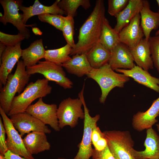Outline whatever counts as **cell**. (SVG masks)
<instances>
[{
	"instance_id": "cell-1",
	"label": "cell",
	"mask_w": 159,
	"mask_h": 159,
	"mask_svg": "<svg viewBox=\"0 0 159 159\" xmlns=\"http://www.w3.org/2000/svg\"><path fill=\"white\" fill-rule=\"evenodd\" d=\"M105 14L104 1L96 0L92 11L80 28L78 42L70 55L86 54L99 42Z\"/></svg>"
},
{
	"instance_id": "cell-2",
	"label": "cell",
	"mask_w": 159,
	"mask_h": 159,
	"mask_svg": "<svg viewBox=\"0 0 159 159\" xmlns=\"http://www.w3.org/2000/svg\"><path fill=\"white\" fill-rule=\"evenodd\" d=\"M30 76L26 72L23 61L19 60L14 73L9 75L6 83L0 88V107L7 115L15 95L20 94L24 90Z\"/></svg>"
},
{
	"instance_id": "cell-3",
	"label": "cell",
	"mask_w": 159,
	"mask_h": 159,
	"mask_svg": "<svg viewBox=\"0 0 159 159\" xmlns=\"http://www.w3.org/2000/svg\"><path fill=\"white\" fill-rule=\"evenodd\" d=\"M45 78L39 79L31 82L23 92L13 99L7 115L10 116L25 112L27 108L35 100L46 97L51 93L52 87Z\"/></svg>"
},
{
	"instance_id": "cell-4",
	"label": "cell",
	"mask_w": 159,
	"mask_h": 159,
	"mask_svg": "<svg viewBox=\"0 0 159 159\" xmlns=\"http://www.w3.org/2000/svg\"><path fill=\"white\" fill-rule=\"evenodd\" d=\"M88 77L95 81L99 85L101 94L100 102L104 104L110 92L115 87L122 88L130 77L115 72L108 63L98 69L92 68L87 74Z\"/></svg>"
},
{
	"instance_id": "cell-5",
	"label": "cell",
	"mask_w": 159,
	"mask_h": 159,
	"mask_svg": "<svg viewBox=\"0 0 159 159\" xmlns=\"http://www.w3.org/2000/svg\"><path fill=\"white\" fill-rule=\"evenodd\" d=\"M103 132L115 159H135L132 153L134 143L129 131L112 130Z\"/></svg>"
},
{
	"instance_id": "cell-6",
	"label": "cell",
	"mask_w": 159,
	"mask_h": 159,
	"mask_svg": "<svg viewBox=\"0 0 159 159\" xmlns=\"http://www.w3.org/2000/svg\"><path fill=\"white\" fill-rule=\"evenodd\" d=\"M84 87L85 86H83L78 94V97L81 100L84 107L85 118L83 134L82 140L78 145V152L73 159H90L92 157L93 150L92 147V133L94 126L97 124L100 117L99 114L93 117L90 115L84 99Z\"/></svg>"
},
{
	"instance_id": "cell-7",
	"label": "cell",
	"mask_w": 159,
	"mask_h": 159,
	"mask_svg": "<svg viewBox=\"0 0 159 159\" xmlns=\"http://www.w3.org/2000/svg\"><path fill=\"white\" fill-rule=\"evenodd\" d=\"M83 104L79 97H70L62 100L59 105L57 111L59 126L60 129L66 126L75 127L79 119H84L85 113L82 108Z\"/></svg>"
},
{
	"instance_id": "cell-8",
	"label": "cell",
	"mask_w": 159,
	"mask_h": 159,
	"mask_svg": "<svg viewBox=\"0 0 159 159\" xmlns=\"http://www.w3.org/2000/svg\"><path fill=\"white\" fill-rule=\"evenodd\" d=\"M63 67L61 65L45 60L39 61L34 66L26 67V70L30 75L40 74L48 81L54 82L64 89H71L73 83L67 77Z\"/></svg>"
},
{
	"instance_id": "cell-9",
	"label": "cell",
	"mask_w": 159,
	"mask_h": 159,
	"mask_svg": "<svg viewBox=\"0 0 159 159\" xmlns=\"http://www.w3.org/2000/svg\"><path fill=\"white\" fill-rule=\"evenodd\" d=\"M22 0H0V3L4 9V14L0 17V21L4 25L8 23L16 27L19 32L24 35L26 39L30 37L29 29L26 27L34 26V24L26 25L23 21L22 14H20L19 7L22 5Z\"/></svg>"
},
{
	"instance_id": "cell-10",
	"label": "cell",
	"mask_w": 159,
	"mask_h": 159,
	"mask_svg": "<svg viewBox=\"0 0 159 159\" xmlns=\"http://www.w3.org/2000/svg\"><path fill=\"white\" fill-rule=\"evenodd\" d=\"M0 114L7 136L6 142L8 150L26 159H35L26 149L23 139L14 127L10 119L0 107Z\"/></svg>"
},
{
	"instance_id": "cell-11",
	"label": "cell",
	"mask_w": 159,
	"mask_h": 159,
	"mask_svg": "<svg viewBox=\"0 0 159 159\" xmlns=\"http://www.w3.org/2000/svg\"><path fill=\"white\" fill-rule=\"evenodd\" d=\"M57 108L56 104H47L43 102L42 98H40L35 104L30 105L25 112L59 132L61 129L57 117Z\"/></svg>"
},
{
	"instance_id": "cell-12",
	"label": "cell",
	"mask_w": 159,
	"mask_h": 159,
	"mask_svg": "<svg viewBox=\"0 0 159 159\" xmlns=\"http://www.w3.org/2000/svg\"><path fill=\"white\" fill-rule=\"evenodd\" d=\"M10 118L21 137L33 132H42L46 134L51 132L46 125L26 112L11 115Z\"/></svg>"
},
{
	"instance_id": "cell-13",
	"label": "cell",
	"mask_w": 159,
	"mask_h": 159,
	"mask_svg": "<svg viewBox=\"0 0 159 159\" xmlns=\"http://www.w3.org/2000/svg\"><path fill=\"white\" fill-rule=\"evenodd\" d=\"M21 42L13 47H6L0 58V88L6 83L9 75L21 57Z\"/></svg>"
},
{
	"instance_id": "cell-14",
	"label": "cell",
	"mask_w": 159,
	"mask_h": 159,
	"mask_svg": "<svg viewBox=\"0 0 159 159\" xmlns=\"http://www.w3.org/2000/svg\"><path fill=\"white\" fill-rule=\"evenodd\" d=\"M140 16L139 13L119 33L120 42L129 49L136 46L144 36L140 25Z\"/></svg>"
},
{
	"instance_id": "cell-15",
	"label": "cell",
	"mask_w": 159,
	"mask_h": 159,
	"mask_svg": "<svg viewBox=\"0 0 159 159\" xmlns=\"http://www.w3.org/2000/svg\"><path fill=\"white\" fill-rule=\"evenodd\" d=\"M159 116V97L154 100L150 107L145 112L139 111L134 115L132 125L136 130L141 132L152 127L158 122Z\"/></svg>"
},
{
	"instance_id": "cell-16",
	"label": "cell",
	"mask_w": 159,
	"mask_h": 159,
	"mask_svg": "<svg viewBox=\"0 0 159 159\" xmlns=\"http://www.w3.org/2000/svg\"><path fill=\"white\" fill-rule=\"evenodd\" d=\"M108 64L114 70L117 69H130L135 65L129 49L121 43L110 52Z\"/></svg>"
},
{
	"instance_id": "cell-17",
	"label": "cell",
	"mask_w": 159,
	"mask_h": 159,
	"mask_svg": "<svg viewBox=\"0 0 159 159\" xmlns=\"http://www.w3.org/2000/svg\"><path fill=\"white\" fill-rule=\"evenodd\" d=\"M115 70L132 78L138 83L159 93V78L152 76L148 71L141 67L135 65L130 69H117Z\"/></svg>"
},
{
	"instance_id": "cell-18",
	"label": "cell",
	"mask_w": 159,
	"mask_h": 159,
	"mask_svg": "<svg viewBox=\"0 0 159 159\" xmlns=\"http://www.w3.org/2000/svg\"><path fill=\"white\" fill-rule=\"evenodd\" d=\"M144 145L145 150L138 151L133 149L135 159H159V135L152 127L146 129Z\"/></svg>"
},
{
	"instance_id": "cell-19",
	"label": "cell",
	"mask_w": 159,
	"mask_h": 159,
	"mask_svg": "<svg viewBox=\"0 0 159 159\" xmlns=\"http://www.w3.org/2000/svg\"><path fill=\"white\" fill-rule=\"evenodd\" d=\"M137 65L148 71L153 68L149 41L143 38L136 46L129 49Z\"/></svg>"
},
{
	"instance_id": "cell-20",
	"label": "cell",
	"mask_w": 159,
	"mask_h": 159,
	"mask_svg": "<svg viewBox=\"0 0 159 159\" xmlns=\"http://www.w3.org/2000/svg\"><path fill=\"white\" fill-rule=\"evenodd\" d=\"M60 0H56L51 6H46L40 3L38 0H35L34 4L29 7L21 5L19 10L23 12L22 14L23 21L26 24L28 19L35 15L50 14L63 15L65 14L64 11L59 8L58 4Z\"/></svg>"
},
{
	"instance_id": "cell-21",
	"label": "cell",
	"mask_w": 159,
	"mask_h": 159,
	"mask_svg": "<svg viewBox=\"0 0 159 159\" xmlns=\"http://www.w3.org/2000/svg\"><path fill=\"white\" fill-rule=\"evenodd\" d=\"M140 14V25L145 38L148 41L151 31L159 27V14L151 10L149 1L144 0H143V6Z\"/></svg>"
},
{
	"instance_id": "cell-22",
	"label": "cell",
	"mask_w": 159,
	"mask_h": 159,
	"mask_svg": "<svg viewBox=\"0 0 159 159\" xmlns=\"http://www.w3.org/2000/svg\"><path fill=\"white\" fill-rule=\"evenodd\" d=\"M46 134L42 132H33L23 139L25 147L31 154H37L50 149L51 145Z\"/></svg>"
},
{
	"instance_id": "cell-23",
	"label": "cell",
	"mask_w": 159,
	"mask_h": 159,
	"mask_svg": "<svg viewBox=\"0 0 159 159\" xmlns=\"http://www.w3.org/2000/svg\"><path fill=\"white\" fill-rule=\"evenodd\" d=\"M143 6V0H129L126 7L117 16V23L114 29L118 33L140 13Z\"/></svg>"
},
{
	"instance_id": "cell-24",
	"label": "cell",
	"mask_w": 159,
	"mask_h": 159,
	"mask_svg": "<svg viewBox=\"0 0 159 159\" xmlns=\"http://www.w3.org/2000/svg\"><path fill=\"white\" fill-rule=\"evenodd\" d=\"M46 51L42 39L34 41L28 47L23 49L21 59L26 67L34 66L44 58Z\"/></svg>"
},
{
	"instance_id": "cell-25",
	"label": "cell",
	"mask_w": 159,
	"mask_h": 159,
	"mask_svg": "<svg viewBox=\"0 0 159 159\" xmlns=\"http://www.w3.org/2000/svg\"><path fill=\"white\" fill-rule=\"evenodd\" d=\"M61 65L68 72L79 77L87 75L92 68L85 54L72 56L70 59Z\"/></svg>"
},
{
	"instance_id": "cell-26",
	"label": "cell",
	"mask_w": 159,
	"mask_h": 159,
	"mask_svg": "<svg viewBox=\"0 0 159 159\" xmlns=\"http://www.w3.org/2000/svg\"><path fill=\"white\" fill-rule=\"evenodd\" d=\"M92 68L98 69L108 63L110 52L98 42L86 54Z\"/></svg>"
},
{
	"instance_id": "cell-27",
	"label": "cell",
	"mask_w": 159,
	"mask_h": 159,
	"mask_svg": "<svg viewBox=\"0 0 159 159\" xmlns=\"http://www.w3.org/2000/svg\"><path fill=\"white\" fill-rule=\"evenodd\" d=\"M99 42L110 52L116 46L121 43L119 33L112 28L106 17L103 21Z\"/></svg>"
},
{
	"instance_id": "cell-28",
	"label": "cell",
	"mask_w": 159,
	"mask_h": 159,
	"mask_svg": "<svg viewBox=\"0 0 159 159\" xmlns=\"http://www.w3.org/2000/svg\"><path fill=\"white\" fill-rule=\"evenodd\" d=\"M72 49L67 44L59 48L46 50L44 59L45 60L61 65L71 59L70 55Z\"/></svg>"
},
{
	"instance_id": "cell-29",
	"label": "cell",
	"mask_w": 159,
	"mask_h": 159,
	"mask_svg": "<svg viewBox=\"0 0 159 159\" xmlns=\"http://www.w3.org/2000/svg\"><path fill=\"white\" fill-rule=\"evenodd\" d=\"M60 9L63 11L66 16H70L73 17L77 14V10L80 6L85 9L90 6L89 0H62L58 4Z\"/></svg>"
},
{
	"instance_id": "cell-30",
	"label": "cell",
	"mask_w": 159,
	"mask_h": 159,
	"mask_svg": "<svg viewBox=\"0 0 159 159\" xmlns=\"http://www.w3.org/2000/svg\"><path fill=\"white\" fill-rule=\"evenodd\" d=\"M74 17L67 16L64 17V23L62 31L63 35L67 44L73 48L75 46L74 40Z\"/></svg>"
},
{
	"instance_id": "cell-31",
	"label": "cell",
	"mask_w": 159,
	"mask_h": 159,
	"mask_svg": "<svg viewBox=\"0 0 159 159\" xmlns=\"http://www.w3.org/2000/svg\"><path fill=\"white\" fill-rule=\"evenodd\" d=\"M64 17L58 14H46L38 16L41 21L48 23L53 26L57 29L62 31L64 23Z\"/></svg>"
},
{
	"instance_id": "cell-32",
	"label": "cell",
	"mask_w": 159,
	"mask_h": 159,
	"mask_svg": "<svg viewBox=\"0 0 159 159\" xmlns=\"http://www.w3.org/2000/svg\"><path fill=\"white\" fill-rule=\"evenodd\" d=\"M148 41L154 65L159 74V34L150 36Z\"/></svg>"
},
{
	"instance_id": "cell-33",
	"label": "cell",
	"mask_w": 159,
	"mask_h": 159,
	"mask_svg": "<svg viewBox=\"0 0 159 159\" xmlns=\"http://www.w3.org/2000/svg\"><path fill=\"white\" fill-rule=\"evenodd\" d=\"M26 39L25 36L19 32L16 35H11L0 32V42L6 47H13Z\"/></svg>"
},
{
	"instance_id": "cell-34",
	"label": "cell",
	"mask_w": 159,
	"mask_h": 159,
	"mask_svg": "<svg viewBox=\"0 0 159 159\" xmlns=\"http://www.w3.org/2000/svg\"><path fill=\"white\" fill-rule=\"evenodd\" d=\"M129 0H108V12L115 17L127 6Z\"/></svg>"
},
{
	"instance_id": "cell-35",
	"label": "cell",
	"mask_w": 159,
	"mask_h": 159,
	"mask_svg": "<svg viewBox=\"0 0 159 159\" xmlns=\"http://www.w3.org/2000/svg\"><path fill=\"white\" fill-rule=\"evenodd\" d=\"M2 118L0 117V154L3 155L8 150L6 145V134Z\"/></svg>"
},
{
	"instance_id": "cell-36",
	"label": "cell",
	"mask_w": 159,
	"mask_h": 159,
	"mask_svg": "<svg viewBox=\"0 0 159 159\" xmlns=\"http://www.w3.org/2000/svg\"><path fill=\"white\" fill-rule=\"evenodd\" d=\"M91 157L92 159H115L107 145L101 151H97L93 148Z\"/></svg>"
},
{
	"instance_id": "cell-37",
	"label": "cell",
	"mask_w": 159,
	"mask_h": 159,
	"mask_svg": "<svg viewBox=\"0 0 159 159\" xmlns=\"http://www.w3.org/2000/svg\"><path fill=\"white\" fill-rule=\"evenodd\" d=\"M104 136L97 124L95 125L93 129L92 134V145H94L102 137Z\"/></svg>"
},
{
	"instance_id": "cell-38",
	"label": "cell",
	"mask_w": 159,
	"mask_h": 159,
	"mask_svg": "<svg viewBox=\"0 0 159 159\" xmlns=\"http://www.w3.org/2000/svg\"><path fill=\"white\" fill-rule=\"evenodd\" d=\"M107 145V140L104 136L101 137L93 146L95 150L100 151L104 150Z\"/></svg>"
},
{
	"instance_id": "cell-39",
	"label": "cell",
	"mask_w": 159,
	"mask_h": 159,
	"mask_svg": "<svg viewBox=\"0 0 159 159\" xmlns=\"http://www.w3.org/2000/svg\"><path fill=\"white\" fill-rule=\"evenodd\" d=\"M4 155L6 159H26L9 150L5 153Z\"/></svg>"
},
{
	"instance_id": "cell-40",
	"label": "cell",
	"mask_w": 159,
	"mask_h": 159,
	"mask_svg": "<svg viewBox=\"0 0 159 159\" xmlns=\"http://www.w3.org/2000/svg\"><path fill=\"white\" fill-rule=\"evenodd\" d=\"M32 31L33 33L37 35H41L42 34V32L37 27H32Z\"/></svg>"
},
{
	"instance_id": "cell-41",
	"label": "cell",
	"mask_w": 159,
	"mask_h": 159,
	"mask_svg": "<svg viewBox=\"0 0 159 159\" xmlns=\"http://www.w3.org/2000/svg\"><path fill=\"white\" fill-rule=\"evenodd\" d=\"M6 48V47L3 44L0 42V58Z\"/></svg>"
},
{
	"instance_id": "cell-42",
	"label": "cell",
	"mask_w": 159,
	"mask_h": 159,
	"mask_svg": "<svg viewBox=\"0 0 159 159\" xmlns=\"http://www.w3.org/2000/svg\"><path fill=\"white\" fill-rule=\"evenodd\" d=\"M0 159H6L4 155L0 154Z\"/></svg>"
},
{
	"instance_id": "cell-43",
	"label": "cell",
	"mask_w": 159,
	"mask_h": 159,
	"mask_svg": "<svg viewBox=\"0 0 159 159\" xmlns=\"http://www.w3.org/2000/svg\"><path fill=\"white\" fill-rule=\"evenodd\" d=\"M156 126L157 130L159 132V123L157 124H156Z\"/></svg>"
},
{
	"instance_id": "cell-44",
	"label": "cell",
	"mask_w": 159,
	"mask_h": 159,
	"mask_svg": "<svg viewBox=\"0 0 159 159\" xmlns=\"http://www.w3.org/2000/svg\"><path fill=\"white\" fill-rule=\"evenodd\" d=\"M156 2H157V3L158 4V13L159 14V0H157Z\"/></svg>"
},
{
	"instance_id": "cell-45",
	"label": "cell",
	"mask_w": 159,
	"mask_h": 159,
	"mask_svg": "<svg viewBox=\"0 0 159 159\" xmlns=\"http://www.w3.org/2000/svg\"><path fill=\"white\" fill-rule=\"evenodd\" d=\"M159 34V29L155 33V35H157Z\"/></svg>"
},
{
	"instance_id": "cell-46",
	"label": "cell",
	"mask_w": 159,
	"mask_h": 159,
	"mask_svg": "<svg viewBox=\"0 0 159 159\" xmlns=\"http://www.w3.org/2000/svg\"><path fill=\"white\" fill-rule=\"evenodd\" d=\"M57 159H67L63 157H60L58 158Z\"/></svg>"
}]
</instances>
